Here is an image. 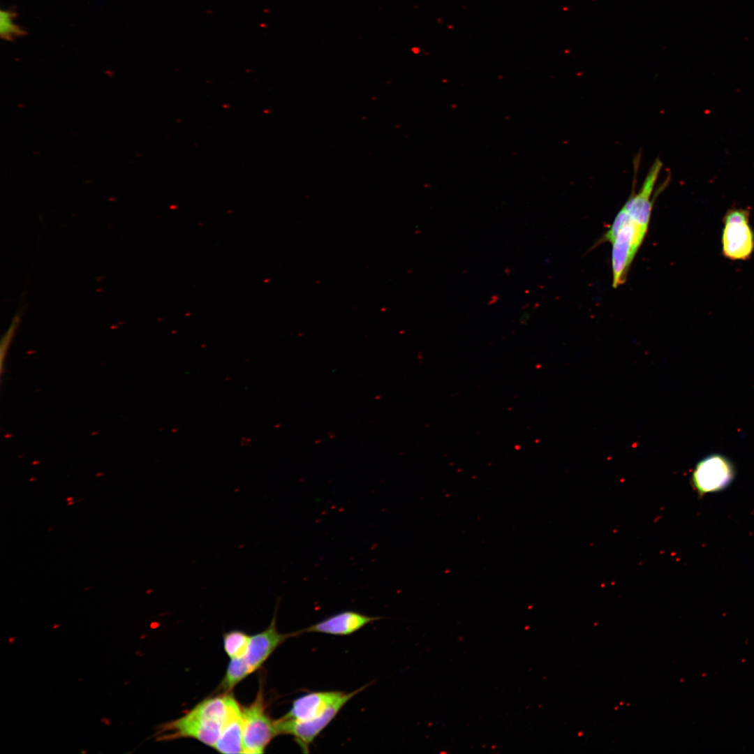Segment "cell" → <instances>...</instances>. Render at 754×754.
<instances>
[{
  "label": "cell",
  "mask_w": 754,
  "mask_h": 754,
  "mask_svg": "<svg viewBox=\"0 0 754 754\" xmlns=\"http://www.w3.org/2000/svg\"><path fill=\"white\" fill-rule=\"evenodd\" d=\"M230 697L226 694L207 698L183 716L161 725L156 740L193 738L214 747L228 717Z\"/></svg>",
  "instance_id": "cell-1"
},
{
  "label": "cell",
  "mask_w": 754,
  "mask_h": 754,
  "mask_svg": "<svg viewBox=\"0 0 754 754\" xmlns=\"http://www.w3.org/2000/svg\"><path fill=\"white\" fill-rule=\"evenodd\" d=\"M365 688L354 691L311 692L293 702L284 718L301 722L303 733L310 739L316 737L331 723L342 707L355 695Z\"/></svg>",
  "instance_id": "cell-2"
},
{
  "label": "cell",
  "mask_w": 754,
  "mask_h": 754,
  "mask_svg": "<svg viewBox=\"0 0 754 754\" xmlns=\"http://www.w3.org/2000/svg\"><path fill=\"white\" fill-rule=\"evenodd\" d=\"M616 216L622 222L612 242V285L614 288L623 284L628 272L644 238L648 228L630 219L625 209L621 208Z\"/></svg>",
  "instance_id": "cell-3"
},
{
  "label": "cell",
  "mask_w": 754,
  "mask_h": 754,
  "mask_svg": "<svg viewBox=\"0 0 754 754\" xmlns=\"http://www.w3.org/2000/svg\"><path fill=\"white\" fill-rule=\"evenodd\" d=\"M243 753H262L271 740L279 735L275 720L266 711L263 692L255 700L242 708Z\"/></svg>",
  "instance_id": "cell-4"
},
{
  "label": "cell",
  "mask_w": 754,
  "mask_h": 754,
  "mask_svg": "<svg viewBox=\"0 0 754 754\" xmlns=\"http://www.w3.org/2000/svg\"><path fill=\"white\" fill-rule=\"evenodd\" d=\"M750 212L744 208L729 209L724 217L722 252L731 260H746L754 250V233L750 226Z\"/></svg>",
  "instance_id": "cell-5"
},
{
  "label": "cell",
  "mask_w": 754,
  "mask_h": 754,
  "mask_svg": "<svg viewBox=\"0 0 754 754\" xmlns=\"http://www.w3.org/2000/svg\"><path fill=\"white\" fill-rule=\"evenodd\" d=\"M735 476L731 461L720 454H712L701 459L691 476L693 489L699 496L716 493L730 486Z\"/></svg>",
  "instance_id": "cell-6"
},
{
  "label": "cell",
  "mask_w": 754,
  "mask_h": 754,
  "mask_svg": "<svg viewBox=\"0 0 754 754\" xmlns=\"http://www.w3.org/2000/svg\"><path fill=\"white\" fill-rule=\"evenodd\" d=\"M297 632L283 634L278 632L276 612L267 628L251 636L247 651L242 656L252 672L260 668L276 649L288 638L297 635Z\"/></svg>",
  "instance_id": "cell-7"
},
{
  "label": "cell",
  "mask_w": 754,
  "mask_h": 754,
  "mask_svg": "<svg viewBox=\"0 0 754 754\" xmlns=\"http://www.w3.org/2000/svg\"><path fill=\"white\" fill-rule=\"evenodd\" d=\"M379 619L380 617L370 616L355 611H344L297 632L298 635L303 633H318L332 635H348Z\"/></svg>",
  "instance_id": "cell-8"
},
{
  "label": "cell",
  "mask_w": 754,
  "mask_h": 754,
  "mask_svg": "<svg viewBox=\"0 0 754 754\" xmlns=\"http://www.w3.org/2000/svg\"><path fill=\"white\" fill-rule=\"evenodd\" d=\"M214 748L222 753H243L242 708L231 695L228 717Z\"/></svg>",
  "instance_id": "cell-9"
},
{
  "label": "cell",
  "mask_w": 754,
  "mask_h": 754,
  "mask_svg": "<svg viewBox=\"0 0 754 754\" xmlns=\"http://www.w3.org/2000/svg\"><path fill=\"white\" fill-rule=\"evenodd\" d=\"M250 674L251 672L243 657L231 658L221 684V689L230 690Z\"/></svg>",
  "instance_id": "cell-10"
},
{
  "label": "cell",
  "mask_w": 754,
  "mask_h": 754,
  "mask_svg": "<svg viewBox=\"0 0 754 754\" xmlns=\"http://www.w3.org/2000/svg\"><path fill=\"white\" fill-rule=\"evenodd\" d=\"M251 636L240 630H232L224 635L223 646L230 658H239L245 655Z\"/></svg>",
  "instance_id": "cell-11"
},
{
  "label": "cell",
  "mask_w": 754,
  "mask_h": 754,
  "mask_svg": "<svg viewBox=\"0 0 754 754\" xmlns=\"http://www.w3.org/2000/svg\"><path fill=\"white\" fill-rule=\"evenodd\" d=\"M16 13L11 10L0 11V35L6 40L11 41L26 34L25 31L15 23Z\"/></svg>",
  "instance_id": "cell-12"
},
{
  "label": "cell",
  "mask_w": 754,
  "mask_h": 754,
  "mask_svg": "<svg viewBox=\"0 0 754 754\" xmlns=\"http://www.w3.org/2000/svg\"><path fill=\"white\" fill-rule=\"evenodd\" d=\"M528 318H529V314L527 313H524L522 314V317H521L520 322L522 323H526L528 320Z\"/></svg>",
  "instance_id": "cell-13"
},
{
  "label": "cell",
  "mask_w": 754,
  "mask_h": 754,
  "mask_svg": "<svg viewBox=\"0 0 754 754\" xmlns=\"http://www.w3.org/2000/svg\"><path fill=\"white\" fill-rule=\"evenodd\" d=\"M72 498H73L72 497H71V498H68L66 499V501H69V500H71Z\"/></svg>",
  "instance_id": "cell-14"
},
{
  "label": "cell",
  "mask_w": 754,
  "mask_h": 754,
  "mask_svg": "<svg viewBox=\"0 0 754 754\" xmlns=\"http://www.w3.org/2000/svg\"><path fill=\"white\" fill-rule=\"evenodd\" d=\"M73 503V502L71 501V502H69V503H68V505H71Z\"/></svg>",
  "instance_id": "cell-15"
}]
</instances>
